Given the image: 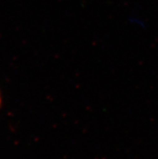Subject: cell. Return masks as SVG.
I'll return each instance as SVG.
<instances>
[{
    "mask_svg": "<svg viewBox=\"0 0 158 159\" xmlns=\"http://www.w3.org/2000/svg\"><path fill=\"white\" fill-rule=\"evenodd\" d=\"M1 104H2V97H1V94H0V107H1Z\"/></svg>",
    "mask_w": 158,
    "mask_h": 159,
    "instance_id": "cell-1",
    "label": "cell"
}]
</instances>
